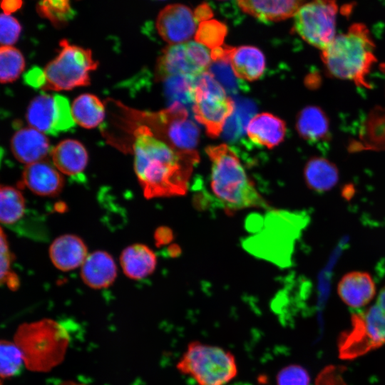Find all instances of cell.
<instances>
[{
	"label": "cell",
	"mask_w": 385,
	"mask_h": 385,
	"mask_svg": "<svg viewBox=\"0 0 385 385\" xmlns=\"http://www.w3.org/2000/svg\"><path fill=\"white\" fill-rule=\"evenodd\" d=\"M277 385H309V374L299 365L287 366L277 374Z\"/></svg>",
	"instance_id": "33"
},
{
	"label": "cell",
	"mask_w": 385,
	"mask_h": 385,
	"mask_svg": "<svg viewBox=\"0 0 385 385\" xmlns=\"http://www.w3.org/2000/svg\"><path fill=\"white\" fill-rule=\"evenodd\" d=\"M380 68L381 72L385 75V63L381 64Z\"/></svg>",
	"instance_id": "39"
},
{
	"label": "cell",
	"mask_w": 385,
	"mask_h": 385,
	"mask_svg": "<svg viewBox=\"0 0 385 385\" xmlns=\"http://www.w3.org/2000/svg\"><path fill=\"white\" fill-rule=\"evenodd\" d=\"M26 118L31 127L51 135L66 132L76 125L68 99L59 94L36 96L29 104Z\"/></svg>",
	"instance_id": "13"
},
{
	"label": "cell",
	"mask_w": 385,
	"mask_h": 385,
	"mask_svg": "<svg viewBox=\"0 0 385 385\" xmlns=\"http://www.w3.org/2000/svg\"><path fill=\"white\" fill-rule=\"evenodd\" d=\"M177 369L192 377L197 385H225L237 374L236 360L230 351L198 341L188 344Z\"/></svg>",
	"instance_id": "6"
},
{
	"label": "cell",
	"mask_w": 385,
	"mask_h": 385,
	"mask_svg": "<svg viewBox=\"0 0 385 385\" xmlns=\"http://www.w3.org/2000/svg\"><path fill=\"white\" fill-rule=\"evenodd\" d=\"M120 262L124 274L133 279H141L151 274L155 269V252L143 244H133L120 254Z\"/></svg>",
	"instance_id": "25"
},
{
	"label": "cell",
	"mask_w": 385,
	"mask_h": 385,
	"mask_svg": "<svg viewBox=\"0 0 385 385\" xmlns=\"http://www.w3.org/2000/svg\"><path fill=\"white\" fill-rule=\"evenodd\" d=\"M23 6V0H1V7L6 14H11Z\"/></svg>",
	"instance_id": "37"
},
{
	"label": "cell",
	"mask_w": 385,
	"mask_h": 385,
	"mask_svg": "<svg viewBox=\"0 0 385 385\" xmlns=\"http://www.w3.org/2000/svg\"><path fill=\"white\" fill-rule=\"evenodd\" d=\"M14 342L20 349L29 370L47 372L63 361L69 334L62 324L46 318L19 325Z\"/></svg>",
	"instance_id": "4"
},
{
	"label": "cell",
	"mask_w": 385,
	"mask_h": 385,
	"mask_svg": "<svg viewBox=\"0 0 385 385\" xmlns=\"http://www.w3.org/2000/svg\"><path fill=\"white\" fill-rule=\"evenodd\" d=\"M305 0H237L240 9L264 22L293 17Z\"/></svg>",
	"instance_id": "18"
},
{
	"label": "cell",
	"mask_w": 385,
	"mask_h": 385,
	"mask_svg": "<svg viewBox=\"0 0 385 385\" xmlns=\"http://www.w3.org/2000/svg\"><path fill=\"white\" fill-rule=\"evenodd\" d=\"M304 178L307 187L322 193L332 190L338 183L339 171L337 166L322 157H313L306 163Z\"/></svg>",
	"instance_id": "26"
},
{
	"label": "cell",
	"mask_w": 385,
	"mask_h": 385,
	"mask_svg": "<svg viewBox=\"0 0 385 385\" xmlns=\"http://www.w3.org/2000/svg\"><path fill=\"white\" fill-rule=\"evenodd\" d=\"M227 34V27L225 24L210 19L200 23L194 37L195 41L212 50L222 46Z\"/></svg>",
	"instance_id": "31"
},
{
	"label": "cell",
	"mask_w": 385,
	"mask_h": 385,
	"mask_svg": "<svg viewBox=\"0 0 385 385\" xmlns=\"http://www.w3.org/2000/svg\"><path fill=\"white\" fill-rule=\"evenodd\" d=\"M126 111L138 125L147 126L154 135L175 149L193 150L198 143V127L188 118L187 111L179 102L156 113L130 108Z\"/></svg>",
	"instance_id": "8"
},
{
	"label": "cell",
	"mask_w": 385,
	"mask_h": 385,
	"mask_svg": "<svg viewBox=\"0 0 385 385\" xmlns=\"http://www.w3.org/2000/svg\"><path fill=\"white\" fill-rule=\"evenodd\" d=\"M296 129L299 136L309 143L329 140V121L324 111L317 106H308L297 114Z\"/></svg>",
	"instance_id": "24"
},
{
	"label": "cell",
	"mask_w": 385,
	"mask_h": 385,
	"mask_svg": "<svg viewBox=\"0 0 385 385\" xmlns=\"http://www.w3.org/2000/svg\"><path fill=\"white\" fill-rule=\"evenodd\" d=\"M191 100L197 121L212 138L218 137L228 118L233 113L235 104L210 71H205L192 81Z\"/></svg>",
	"instance_id": "9"
},
{
	"label": "cell",
	"mask_w": 385,
	"mask_h": 385,
	"mask_svg": "<svg viewBox=\"0 0 385 385\" xmlns=\"http://www.w3.org/2000/svg\"><path fill=\"white\" fill-rule=\"evenodd\" d=\"M53 265L61 271H70L81 266L88 256L84 242L71 234L56 238L49 247Z\"/></svg>",
	"instance_id": "19"
},
{
	"label": "cell",
	"mask_w": 385,
	"mask_h": 385,
	"mask_svg": "<svg viewBox=\"0 0 385 385\" xmlns=\"http://www.w3.org/2000/svg\"><path fill=\"white\" fill-rule=\"evenodd\" d=\"M194 15L196 21L200 23L211 19L212 12L207 4H202L195 10Z\"/></svg>",
	"instance_id": "36"
},
{
	"label": "cell",
	"mask_w": 385,
	"mask_h": 385,
	"mask_svg": "<svg viewBox=\"0 0 385 385\" xmlns=\"http://www.w3.org/2000/svg\"><path fill=\"white\" fill-rule=\"evenodd\" d=\"M25 211V200L16 188L1 185L0 189V220L10 225L19 221Z\"/></svg>",
	"instance_id": "28"
},
{
	"label": "cell",
	"mask_w": 385,
	"mask_h": 385,
	"mask_svg": "<svg viewBox=\"0 0 385 385\" xmlns=\"http://www.w3.org/2000/svg\"><path fill=\"white\" fill-rule=\"evenodd\" d=\"M341 299L352 308L368 304L376 294V285L370 274L353 271L344 274L337 285Z\"/></svg>",
	"instance_id": "17"
},
{
	"label": "cell",
	"mask_w": 385,
	"mask_h": 385,
	"mask_svg": "<svg viewBox=\"0 0 385 385\" xmlns=\"http://www.w3.org/2000/svg\"><path fill=\"white\" fill-rule=\"evenodd\" d=\"M50 155L57 170L71 176L82 173L88 161L86 148L74 139H66L59 142L51 149Z\"/></svg>",
	"instance_id": "23"
},
{
	"label": "cell",
	"mask_w": 385,
	"mask_h": 385,
	"mask_svg": "<svg viewBox=\"0 0 385 385\" xmlns=\"http://www.w3.org/2000/svg\"><path fill=\"white\" fill-rule=\"evenodd\" d=\"M21 183L40 196H56L63 187V178L59 171L45 160L26 165Z\"/></svg>",
	"instance_id": "16"
},
{
	"label": "cell",
	"mask_w": 385,
	"mask_h": 385,
	"mask_svg": "<svg viewBox=\"0 0 385 385\" xmlns=\"http://www.w3.org/2000/svg\"><path fill=\"white\" fill-rule=\"evenodd\" d=\"M59 385H86V384H80V383L74 382L72 381H64Z\"/></svg>",
	"instance_id": "38"
},
{
	"label": "cell",
	"mask_w": 385,
	"mask_h": 385,
	"mask_svg": "<svg viewBox=\"0 0 385 385\" xmlns=\"http://www.w3.org/2000/svg\"><path fill=\"white\" fill-rule=\"evenodd\" d=\"M25 68V60L21 52L12 46L0 48V81L1 83L16 81Z\"/></svg>",
	"instance_id": "29"
},
{
	"label": "cell",
	"mask_w": 385,
	"mask_h": 385,
	"mask_svg": "<svg viewBox=\"0 0 385 385\" xmlns=\"http://www.w3.org/2000/svg\"><path fill=\"white\" fill-rule=\"evenodd\" d=\"M0 355V375L2 379L16 375L24 364L23 354L14 342L2 339Z\"/></svg>",
	"instance_id": "32"
},
{
	"label": "cell",
	"mask_w": 385,
	"mask_h": 385,
	"mask_svg": "<svg viewBox=\"0 0 385 385\" xmlns=\"http://www.w3.org/2000/svg\"><path fill=\"white\" fill-rule=\"evenodd\" d=\"M1 282H6L10 288H16L17 277L10 272L11 262L8 242L3 230H1Z\"/></svg>",
	"instance_id": "35"
},
{
	"label": "cell",
	"mask_w": 385,
	"mask_h": 385,
	"mask_svg": "<svg viewBox=\"0 0 385 385\" xmlns=\"http://www.w3.org/2000/svg\"><path fill=\"white\" fill-rule=\"evenodd\" d=\"M36 11L56 28L66 26L74 16L70 0H40Z\"/></svg>",
	"instance_id": "30"
},
{
	"label": "cell",
	"mask_w": 385,
	"mask_h": 385,
	"mask_svg": "<svg viewBox=\"0 0 385 385\" xmlns=\"http://www.w3.org/2000/svg\"><path fill=\"white\" fill-rule=\"evenodd\" d=\"M211 63L207 48L189 41L166 46L157 61L156 73L164 80L175 77L194 79L207 71Z\"/></svg>",
	"instance_id": "12"
},
{
	"label": "cell",
	"mask_w": 385,
	"mask_h": 385,
	"mask_svg": "<svg viewBox=\"0 0 385 385\" xmlns=\"http://www.w3.org/2000/svg\"><path fill=\"white\" fill-rule=\"evenodd\" d=\"M374 49L375 45L367 27L355 23L345 33L337 35L331 43L321 51V58L331 76L369 88L371 86L366 78L376 61Z\"/></svg>",
	"instance_id": "3"
},
{
	"label": "cell",
	"mask_w": 385,
	"mask_h": 385,
	"mask_svg": "<svg viewBox=\"0 0 385 385\" xmlns=\"http://www.w3.org/2000/svg\"><path fill=\"white\" fill-rule=\"evenodd\" d=\"M116 276L115 263L111 255L105 251L98 250L88 255L81 265V279L91 288L108 287Z\"/></svg>",
	"instance_id": "21"
},
{
	"label": "cell",
	"mask_w": 385,
	"mask_h": 385,
	"mask_svg": "<svg viewBox=\"0 0 385 385\" xmlns=\"http://www.w3.org/2000/svg\"><path fill=\"white\" fill-rule=\"evenodd\" d=\"M274 218V232L272 227H267L269 237H253L250 242L252 250L257 255L267 258L280 266L289 264L295 240L307 222V217L303 213L276 212Z\"/></svg>",
	"instance_id": "10"
},
{
	"label": "cell",
	"mask_w": 385,
	"mask_h": 385,
	"mask_svg": "<svg viewBox=\"0 0 385 385\" xmlns=\"http://www.w3.org/2000/svg\"><path fill=\"white\" fill-rule=\"evenodd\" d=\"M229 63L237 78L248 81L259 79L266 66L265 55L252 46L230 47Z\"/></svg>",
	"instance_id": "22"
},
{
	"label": "cell",
	"mask_w": 385,
	"mask_h": 385,
	"mask_svg": "<svg viewBox=\"0 0 385 385\" xmlns=\"http://www.w3.org/2000/svg\"><path fill=\"white\" fill-rule=\"evenodd\" d=\"M71 113L76 124L83 128H94L105 118V105L96 96L83 93L73 101Z\"/></svg>",
	"instance_id": "27"
},
{
	"label": "cell",
	"mask_w": 385,
	"mask_h": 385,
	"mask_svg": "<svg viewBox=\"0 0 385 385\" xmlns=\"http://www.w3.org/2000/svg\"><path fill=\"white\" fill-rule=\"evenodd\" d=\"M205 151L211 162V194L200 195V202L206 199L228 212L267 207L232 148L220 144Z\"/></svg>",
	"instance_id": "2"
},
{
	"label": "cell",
	"mask_w": 385,
	"mask_h": 385,
	"mask_svg": "<svg viewBox=\"0 0 385 385\" xmlns=\"http://www.w3.org/2000/svg\"><path fill=\"white\" fill-rule=\"evenodd\" d=\"M197 24L192 10L181 4L166 6L156 19V29L159 35L170 45L188 41L195 36Z\"/></svg>",
	"instance_id": "14"
},
{
	"label": "cell",
	"mask_w": 385,
	"mask_h": 385,
	"mask_svg": "<svg viewBox=\"0 0 385 385\" xmlns=\"http://www.w3.org/2000/svg\"><path fill=\"white\" fill-rule=\"evenodd\" d=\"M246 132L253 143L273 148L284 140L286 125L284 120L272 113H261L250 120Z\"/></svg>",
	"instance_id": "20"
},
{
	"label": "cell",
	"mask_w": 385,
	"mask_h": 385,
	"mask_svg": "<svg viewBox=\"0 0 385 385\" xmlns=\"http://www.w3.org/2000/svg\"><path fill=\"white\" fill-rule=\"evenodd\" d=\"M98 66L90 49L71 44L66 39L59 42L57 56L41 69V89L69 91L90 85V72Z\"/></svg>",
	"instance_id": "5"
},
{
	"label": "cell",
	"mask_w": 385,
	"mask_h": 385,
	"mask_svg": "<svg viewBox=\"0 0 385 385\" xmlns=\"http://www.w3.org/2000/svg\"><path fill=\"white\" fill-rule=\"evenodd\" d=\"M0 42L1 46L14 44L21 32V26L12 16L2 13L0 17Z\"/></svg>",
	"instance_id": "34"
},
{
	"label": "cell",
	"mask_w": 385,
	"mask_h": 385,
	"mask_svg": "<svg viewBox=\"0 0 385 385\" xmlns=\"http://www.w3.org/2000/svg\"><path fill=\"white\" fill-rule=\"evenodd\" d=\"M337 0H310L296 12L294 29L307 43L324 49L336 37Z\"/></svg>",
	"instance_id": "11"
},
{
	"label": "cell",
	"mask_w": 385,
	"mask_h": 385,
	"mask_svg": "<svg viewBox=\"0 0 385 385\" xmlns=\"http://www.w3.org/2000/svg\"><path fill=\"white\" fill-rule=\"evenodd\" d=\"M51 149L44 133L31 126L17 130L11 140L12 154L26 165L44 160Z\"/></svg>",
	"instance_id": "15"
},
{
	"label": "cell",
	"mask_w": 385,
	"mask_h": 385,
	"mask_svg": "<svg viewBox=\"0 0 385 385\" xmlns=\"http://www.w3.org/2000/svg\"><path fill=\"white\" fill-rule=\"evenodd\" d=\"M385 344V285L375 302L364 312L354 314L351 328L339 340V356L351 359Z\"/></svg>",
	"instance_id": "7"
},
{
	"label": "cell",
	"mask_w": 385,
	"mask_h": 385,
	"mask_svg": "<svg viewBox=\"0 0 385 385\" xmlns=\"http://www.w3.org/2000/svg\"><path fill=\"white\" fill-rule=\"evenodd\" d=\"M134 170L148 199L183 195L199 162L196 150L175 149L145 125L133 130Z\"/></svg>",
	"instance_id": "1"
}]
</instances>
